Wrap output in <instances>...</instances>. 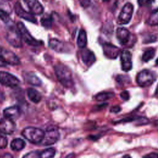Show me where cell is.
<instances>
[{
	"instance_id": "1",
	"label": "cell",
	"mask_w": 158,
	"mask_h": 158,
	"mask_svg": "<svg viewBox=\"0 0 158 158\" xmlns=\"http://www.w3.org/2000/svg\"><path fill=\"white\" fill-rule=\"evenodd\" d=\"M54 72L58 81L65 88H70L73 86L71 70L64 64H58L54 66Z\"/></svg>"
},
{
	"instance_id": "2",
	"label": "cell",
	"mask_w": 158,
	"mask_h": 158,
	"mask_svg": "<svg viewBox=\"0 0 158 158\" xmlns=\"http://www.w3.org/2000/svg\"><path fill=\"white\" fill-rule=\"evenodd\" d=\"M22 135L26 139L31 143L41 144L44 136V131L38 128L28 127L22 130Z\"/></svg>"
},
{
	"instance_id": "3",
	"label": "cell",
	"mask_w": 158,
	"mask_h": 158,
	"mask_svg": "<svg viewBox=\"0 0 158 158\" xmlns=\"http://www.w3.org/2000/svg\"><path fill=\"white\" fill-rule=\"evenodd\" d=\"M7 42L14 48H20L22 46V39L17 29L14 25L8 26L6 35Z\"/></svg>"
},
{
	"instance_id": "4",
	"label": "cell",
	"mask_w": 158,
	"mask_h": 158,
	"mask_svg": "<svg viewBox=\"0 0 158 158\" xmlns=\"http://www.w3.org/2000/svg\"><path fill=\"white\" fill-rule=\"evenodd\" d=\"M0 61L3 64L11 65H16L20 64L19 58L14 52L1 46H0Z\"/></svg>"
},
{
	"instance_id": "5",
	"label": "cell",
	"mask_w": 158,
	"mask_h": 158,
	"mask_svg": "<svg viewBox=\"0 0 158 158\" xmlns=\"http://www.w3.org/2000/svg\"><path fill=\"white\" fill-rule=\"evenodd\" d=\"M155 78V75L152 71L144 69L139 72L137 75L136 82L141 87H148L153 83Z\"/></svg>"
},
{
	"instance_id": "6",
	"label": "cell",
	"mask_w": 158,
	"mask_h": 158,
	"mask_svg": "<svg viewBox=\"0 0 158 158\" xmlns=\"http://www.w3.org/2000/svg\"><path fill=\"white\" fill-rule=\"evenodd\" d=\"M17 27L21 35L22 40H23L27 44L33 46L41 45V41H38L35 38H33L22 22H19L17 23Z\"/></svg>"
},
{
	"instance_id": "7",
	"label": "cell",
	"mask_w": 158,
	"mask_h": 158,
	"mask_svg": "<svg viewBox=\"0 0 158 158\" xmlns=\"http://www.w3.org/2000/svg\"><path fill=\"white\" fill-rule=\"evenodd\" d=\"M133 12V6L131 3L127 2L122 7L118 17L117 23L119 25H125L130 22Z\"/></svg>"
},
{
	"instance_id": "8",
	"label": "cell",
	"mask_w": 158,
	"mask_h": 158,
	"mask_svg": "<svg viewBox=\"0 0 158 158\" xmlns=\"http://www.w3.org/2000/svg\"><path fill=\"white\" fill-rule=\"evenodd\" d=\"M0 83L5 86L15 88L20 85V81L14 75L5 71H0Z\"/></svg>"
},
{
	"instance_id": "9",
	"label": "cell",
	"mask_w": 158,
	"mask_h": 158,
	"mask_svg": "<svg viewBox=\"0 0 158 158\" xmlns=\"http://www.w3.org/2000/svg\"><path fill=\"white\" fill-rule=\"evenodd\" d=\"M116 36L119 43L122 46H128V44L133 45V36L131 33L124 27H119L116 31Z\"/></svg>"
},
{
	"instance_id": "10",
	"label": "cell",
	"mask_w": 158,
	"mask_h": 158,
	"mask_svg": "<svg viewBox=\"0 0 158 158\" xmlns=\"http://www.w3.org/2000/svg\"><path fill=\"white\" fill-rule=\"evenodd\" d=\"M60 133L56 128H48L44 131V136L41 144L43 146H50L56 143L59 139Z\"/></svg>"
},
{
	"instance_id": "11",
	"label": "cell",
	"mask_w": 158,
	"mask_h": 158,
	"mask_svg": "<svg viewBox=\"0 0 158 158\" xmlns=\"http://www.w3.org/2000/svg\"><path fill=\"white\" fill-rule=\"evenodd\" d=\"M48 44L51 49L57 52L66 53L69 52L71 51V47L69 44L58 39H50L48 42Z\"/></svg>"
},
{
	"instance_id": "12",
	"label": "cell",
	"mask_w": 158,
	"mask_h": 158,
	"mask_svg": "<svg viewBox=\"0 0 158 158\" xmlns=\"http://www.w3.org/2000/svg\"><path fill=\"white\" fill-rule=\"evenodd\" d=\"M16 129V125L14 120L2 117L0 118V133L5 135L12 134Z\"/></svg>"
},
{
	"instance_id": "13",
	"label": "cell",
	"mask_w": 158,
	"mask_h": 158,
	"mask_svg": "<svg viewBox=\"0 0 158 158\" xmlns=\"http://www.w3.org/2000/svg\"><path fill=\"white\" fill-rule=\"evenodd\" d=\"M14 9L17 15L19 16V17L25 19V20L29 21L30 22H33L35 23H36V19L34 17V15L30 12L26 11L23 8V7L19 2H15L14 5Z\"/></svg>"
},
{
	"instance_id": "14",
	"label": "cell",
	"mask_w": 158,
	"mask_h": 158,
	"mask_svg": "<svg viewBox=\"0 0 158 158\" xmlns=\"http://www.w3.org/2000/svg\"><path fill=\"white\" fill-rule=\"evenodd\" d=\"M120 62L122 69L125 72L130 71L132 68L131 54L128 50H123L120 54Z\"/></svg>"
},
{
	"instance_id": "15",
	"label": "cell",
	"mask_w": 158,
	"mask_h": 158,
	"mask_svg": "<svg viewBox=\"0 0 158 158\" xmlns=\"http://www.w3.org/2000/svg\"><path fill=\"white\" fill-rule=\"evenodd\" d=\"M103 52L104 56L109 59H114L118 56L120 50L116 46L109 43H105L102 44Z\"/></svg>"
},
{
	"instance_id": "16",
	"label": "cell",
	"mask_w": 158,
	"mask_h": 158,
	"mask_svg": "<svg viewBox=\"0 0 158 158\" xmlns=\"http://www.w3.org/2000/svg\"><path fill=\"white\" fill-rule=\"evenodd\" d=\"M21 114V110L19 106H14L6 108L3 110L4 117L10 120H14L18 118Z\"/></svg>"
},
{
	"instance_id": "17",
	"label": "cell",
	"mask_w": 158,
	"mask_h": 158,
	"mask_svg": "<svg viewBox=\"0 0 158 158\" xmlns=\"http://www.w3.org/2000/svg\"><path fill=\"white\" fill-rule=\"evenodd\" d=\"M81 59L82 62L87 66H91L96 60L94 54L88 49H83L81 51Z\"/></svg>"
},
{
	"instance_id": "18",
	"label": "cell",
	"mask_w": 158,
	"mask_h": 158,
	"mask_svg": "<svg viewBox=\"0 0 158 158\" xmlns=\"http://www.w3.org/2000/svg\"><path fill=\"white\" fill-rule=\"evenodd\" d=\"M30 12L33 15H41L43 13L44 8L41 3L35 0H28L25 1Z\"/></svg>"
},
{
	"instance_id": "19",
	"label": "cell",
	"mask_w": 158,
	"mask_h": 158,
	"mask_svg": "<svg viewBox=\"0 0 158 158\" xmlns=\"http://www.w3.org/2000/svg\"><path fill=\"white\" fill-rule=\"evenodd\" d=\"M29 99L34 103H38L41 101L42 96L41 93L34 88H28L27 91Z\"/></svg>"
},
{
	"instance_id": "20",
	"label": "cell",
	"mask_w": 158,
	"mask_h": 158,
	"mask_svg": "<svg viewBox=\"0 0 158 158\" xmlns=\"http://www.w3.org/2000/svg\"><path fill=\"white\" fill-rule=\"evenodd\" d=\"M25 80L26 81L33 86H40L41 85V80L35 74L31 73H27L24 75Z\"/></svg>"
},
{
	"instance_id": "21",
	"label": "cell",
	"mask_w": 158,
	"mask_h": 158,
	"mask_svg": "<svg viewBox=\"0 0 158 158\" xmlns=\"http://www.w3.org/2000/svg\"><path fill=\"white\" fill-rule=\"evenodd\" d=\"M87 43V36L86 33L83 29H81L79 31L77 44L79 48L83 49L86 47Z\"/></svg>"
},
{
	"instance_id": "22",
	"label": "cell",
	"mask_w": 158,
	"mask_h": 158,
	"mask_svg": "<svg viewBox=\"0 0 158 158\" xmlns=\"http://www.w3.org/2000/svg\"><path fill=\"white\" fill-rule=\"evenodd\" d=\"M25 141L21 138H15L10 143V148L13 151H19L25 147Z\"/></svg>"
},
{
	"instance_id": "23",
	"label": "cell",
	"mask_w": 158,
	"mask_h": 158,
	"mask_svg": "<svg viewBox=\"0 0 158 158\" xmlns=\"http://www.w3.org/2000/svg\"><path fill=\"white\" fill-rule=\"evenodd\" d=\"M114 96V94L112 92H102L95 96V99L98 101H105L110 99Z\"/></svg>"
},
{
	"instance_id": "24",
	"label": "cell",
	"mask_w": 158,
	"mask_h": 158,
	"mask_svg": "<svg viewBox=\"0 0 158 158\" xmlns=\"http://www.w3.org/2000/svg\"><path fill=\"white\" fill-rule=\"evenodd\" d=\"M156 51L154 48L147 49L143 53L142 56V59L144 62H148L151 60L155 56Z\"/></svg>"
},
{
	"instance_id": "25",
	"label": "cell",
	"mask_w": 158,
	"mask_h": 158,
	"mask_svg": "<svg viewBox=\"0 0 158 158\" xmlns=\"http://www.w3.org/2000/svg\"><path fill=\"white\" fill-rule=\"evenodd\" d=\"M0 19L8 26L13 25V22L9 15L6 11L1 9H0Z\"/></svg>"
},
{
	"instance_id": "26",
	"label": "cell",
	"mask_w": 158,
	"mask_h": 158,
	"mask_svg": "<svg viewBox=\"0 0 158 158\" xmlns=\"http://www.w3.org/2000/svg\"><path fill=\"white\" fill-rule=\"evenodd\" d=\"M56 154V150L53 148H49L41 151L42 158H54Z\"/></svg>"
},
{
	"instance_id": "27",
	"label": "cell",
	"mask_w": 158,
	"mask_h": 158,
	"mask_svg": "<svg viewBox=\"0 0 158 158\" xmlns=\"http://www.w3.org/2000/svg\"><path fill=\"white\" fill-rule=\"evenodd\" d=\"M41 23L44 27L46 28H49L52 26V18L50 15H46L43 18H41Z\"/></svg>"
},
{
	"instance_id": "28",
	"label": "cell",
	"mask_w": 158,
	"mask_h": 158,
	"mask_svg": "<svg viewBox=\"0 0 158 158\" xmlns=\"http://www.w3.org/2000/svg\"><path fill=\"white\" fill-rule=\"evenodd\" d=\"M147 23L149 25H158V10L154 12L149 17Z\"/></svg>"
},
{
	"instance_id": "29",
	"label": "cell",
	"mask_w": 158,
	"mask_h": 158,
	"mask_svg": "<svg viewBox=\"0 0 158 158\" xmlns=\"http://www.w3.org/2000/svg\"><path fill=\"white\" fill-rule=\"evenodd\" d=\"M22 158H42L41 151H30L23 156Z\"/></svg>"
},
{
	"instance_id": "30",
	"label": "cell",
	"mask_w": 158,
	"mask_h": 158,
	"mask_svg": "<svg viewBox=\"0 0 158 158\" xmlns=\"http://www.w3.org/2000/svg\"><path fill=\"white\" fill-rule=\"evenodd\" d=\"M116 81L118 84L123 85L125 83H128V81H130V79H129V77L127 75H118L116 77Z\"/></svg>"
},
{
	"instance_id": "31",
	"label": "cell",
	"mask_w": 158,
	"mask_h": 158,
	"mask_svg": "<svg viewBox=\"0 0 158 158\" xmlns=\"http://www.w3.org/2000/svg\"><path fill=\"white\" fill-rule=\"evenodd\" d=\"M7 145V139L6 137L0 134V149H4Z\"/></svg>"
},
{
	"instance_id": "32",
	"label": "cell",
	"mask_w": 158,
	"mask_h": 158,
	"mask_svg": "<svg viewBox=\"0 0 158 158\" xmlns=\"http://www.w3.org/2000/svg\"><path fill=\"white\" fill-rule=\"evenodd\" d=\"M120 97L123 100L127 101L130 98L129 93L127 91H123L120 93Z\"/></svg>"
},
{
	"instance_id": "33",
	"label": "cell",
	"mask_w": 158,
	"mask_h": 158,
	"mask_svg": "<svg viewBox=\"0 0 158 158\" xmlns=\"http://www.w3.org/2000/svg\"><path fill=\"white\" fill-rule=\"evenodd\" d=\"M143 158H158V154L156 152H151L145 155Z\"/></svg>"
},
{
	"instance_id": "34",
	"label": "cell",
	"mask_w": 158,
	"mask_h": 158,
	"mask_svg": "<svg viewBox=\"0 0 158 158\" xmlns=\"http://www.w3.org/2000/svg\"><path fill=\"white\" fill-rule=\"evenodd\" d=\"M121 110L120 107L118 106H112L110 109V111L111 112H114V113H118V112H120Z\"/></svg>"
},
{
	"instance_id": "35",
	"label": "cell",
	"mask_w": 158,
	"mask_h": 158,
	"mask_svg": "<svg viewBox=\"0 0 158 158\" xmlns=\"http://www.w3.org/2000/svg\"><path fill=\"white\" fill-rule=\"evenodd\" d=\"M80 2L81 6H83L84 7H86L89 5L91 2L89 1H80Z\"/></svg>"
},
{
	"instance_id": "36",
	"label": "cell",
	"mask_w": 158,
	"mask_h": 158,
	"mask_svg": "<svg viewBox=\"0 0 158 158\" xmlns=\"http://www.w3.org/2000/svg\"><path fill=\"white\" fill-rule=\"evenodd\" d=\"M0 158H14L12 154L9 153H5L1 156H0Z\"/></svg>"
},
{
	"instance_id": "37",
	"label": "cell",
	"mask_w": 158,
	"mask_h": 158,
	"mask_svg": "<svg viewBox=\"0 0 158 158\" xmlns=\"http://www.w3.org/2000/svg\"><path fill=\"white\" fill-rule=\"evenodd\" d=\"M122 158H131V156L130 155H125Z\"/></svg>"
},
{
	"instance_id": "38",
	"label": "cell",
	"mask_w": 158,
	"mask_h": 158,
	"mask_svg": "<svg viewBox=\"0 0 158 158\" xmlns=\"http://www.w3.org/2000/svg\"><path fill=\"white\" fill-rule=\"evenodd\" d=\"M155 94L156 96H158V85L157 86V88H156V92H155Z\"/></svg>"
},
{
	"instance_id": "39",
	"label": "cell",
	"mask_w": 158,
	"mask_h": 158,
	"mask_svg": "<svg viewBox=\"0 0 158 158\" xmlns=\"http://www.w3.org/2000/svg\"><path fill=\"white\" fill-rule=\"evenodd\" d=\"M156 64L157 65H158V58L157 59V60H156Z\"/></svg>"
},
{
	"instance_id": "40",
	"label": "cell",
	"mask_w": 158,
	"mask_h": 158,
	"mask_svg": "<svg viewBox=\"0 0 158 158\" xmlns=\"http://www.w3.org/2000/svg\"><path fill=\"white\" fill-rule=\"evenodd\" d=\"M0 62H1V61H0Z\"/></svg>"
}]
</instances>
